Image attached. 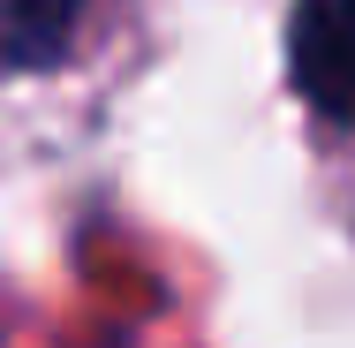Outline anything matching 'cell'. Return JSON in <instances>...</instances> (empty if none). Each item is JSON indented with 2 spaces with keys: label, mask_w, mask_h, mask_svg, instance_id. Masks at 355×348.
<instances>
[{
  "label": "cell",
  "mask_w": 355,
  "mask_h": 348,
  "mask_svg": "<svg viewBox=\"0 0 355 348\" xmlns=\"http://www.w3.org/2000/svg\"><path fill=\"white\" fill-rule=\"evenodd\" d=\"M287 76L310 114L355 129V0H295L287 15Z\"/></svg>",
  "instance_id": "6da1fadb"
},
{
  "label": "cell",
  "mask_w": 355,
  "mask_h": 348,
  "mask_svg": "<svg viewBox=\"0 0 355 348\" xmlns=\"http://www.w3.org/2000/svg\"><path fill=\"white\" fill-rule=\"evenodd\" d=\"M83 23V0H0V76L61 61Z\"/></svg>",
  "instance_id": "7a4b0ae2"
}]
</instances>
